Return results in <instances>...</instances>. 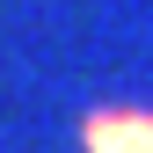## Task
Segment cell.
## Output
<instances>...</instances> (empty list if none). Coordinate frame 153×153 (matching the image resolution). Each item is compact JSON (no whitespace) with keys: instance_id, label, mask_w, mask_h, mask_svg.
Instances as JSON below:
<instances>
[{"instance_id":"6da1fadb","label":"cell","mask_w":153,"mask_h":153,"mask_svg":"<svg viewBox=\"0 0 153 153\" xmlns=\"http://www.w3.org/2000/svg\"><path fill=\"white\" fill-rule=\"evenodd\" d=\"M88 153H153V117L146 109H95Z\"/></svg>"}]
</instances>
